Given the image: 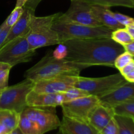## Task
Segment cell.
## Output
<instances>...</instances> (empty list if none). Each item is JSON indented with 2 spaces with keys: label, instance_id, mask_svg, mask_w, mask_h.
<instances>
[{
  "label": "cell",
  "instance_id": "obj_1",
  "mask_svg": "<svg viewBox=\"0 0 134 134\" xmlns=\"http://www.w3.org/2000/svg\"><path fill=\"white\" fill-rule=\"evenodd\" d=\"M63 58L89 67L94 65L115 68L116 58L125 51L124 47L111 37L73 39L62 43Z\"/></svg>",
  "mask_w": 134,
  "mask_h": 134
},
{
  "label": "cell",
  "instance_id": "obj_2",
  "mask_svg": "<svg viewBox=\"0 0 134 134\" xmlns=\"http://www.w3.org/2000/svg\"><path fill=\"white\" fill-rule=\"evenodd\" d=\"M88 67L65 58H58L48 52L35 65L25 72L24 77L34 82L61 75L79 76Z\"/></svg>",
  "mask_w": 134,
  "mask_h": 134
},
{
  "label": "cell",
  "instance_id": "obj_3",
  "mask_svg": "<svg viewBox=\"0 0 134 134\" xmlns=\"http://www.w3.org/2000/svg\"><path fill=\"white\" fill-rule=\"evenodd\" d=\"M58 13L46 16H36L35 14L31 17L30 31L26 37L31 49L48 46L60 44L57 32L52 28V25Z\"/></svg>",
  "mask_w": 134,
  "mask_h": 134
},
{
  "label": "cell",
  "instance_id": "obj_4",
  "mask_svg": "<svg viewBox=\"0 0 134 134\" xmlns=\"http://www.w3.org/2000/svg\"><path fill=\"white\" fill-rule=\"evenodd\" d=\"M58 15L54 22L52 28L57 32L60 44L73 39L111 37L113 31L104 26H86L60 21L57 19Z\"/></svg>",
  "mask_w": 134,
  "mask_h": 134
},
{
  "label": "cell",
  "instance_id": "obj_5",
  "mask_svg": "<svg viewBox=\"0 0 134 134\" xmlns=\"http://www.w3.org/2000/svg\"><path fill=\"white\" fill-rule=\"evenodd\" d=\"M126 82L124 76L119 72L116 74L98 78L78 76L75 86L85 90L89 95L100 98Z\"/></svg>",
  "mask_w": 134,
  "mask_h": 134
},
{
  "label": "cell",
  "instance_id": "obj_6",
  "mask_svg": "<svg viewBox=\"0 0 134 134\" xmlns=\"http://www.w3.org/2000/svg\"><path fill=\"white\" fill-rule=\"evenodd\" d=\"M34 86V81L25 79L16 85L6 88L0 94V110H13L20 114L27 107L26 98Z\"/></svg>",
  "mask_w": 134,
  "mask_h": 134
},
{
  "label": "cell",
  "instance_id": "obj_7",
  "mask_svg": "<svg viewBox=\"0 0 134 134\" xmlns=\"http://www.w3.org/2000/svg\"><path fill=\"white\" fill-rule=\"evenodd\" d=\"M36 51L30 48L26 36L17 37L0 48V62L13 68L30 61Z\"/></svg>",
  "mask_w": 134,
  "mask_h": 134
},
{
  "label": "cell",
  "instance_id": "obj_8",
  "mask_svg": "<svg viewBox=\"0 0 134 134\" xmlns=\"http://www.w3.org/2000/svg\"><path fill=\"white\" fill-rule=\"evenodd\" d=\"M57 19L86 26H102L93 14L92 5L80 0H71L69 9L65 13H60Z\"/></svg>",
  "mask_w": 134,
  "mask_h": 134
},
{
  "label": "cell",
  "instance_id": "obj_9",
  "mask_svg": "<svg viewBox=\"0 0 134 134\" xmlns=\"http://www.w3.org/2000/svg\"><path fill=\"white\" fill-rule=\"evenodd\" d=\"M99 103L98 97L90 95L65 102L60 106L64 116L88 122L89 116Z\"/></svg>",
  "mask_w": 134,
  "mask_h": 134
},
{
  "label": "cell",
  "instance_id": "obj_10",
  "mask_svg": "<svg viewBox=\"0 0 134 134\" xmlns=\"http://www.w3.org/2000/svg\"><path fill=\"white\" fill-rule=\"evenodd\" d=\"M22 112L36 124L41 134L59 128L61 121L56 115L55 107L39 108L27 107Z\"/></svg>",
  "mask_w": 134,
  "mask_h": 134
},
{
  "label": "cell",
  "instance_id": "obj_11",
  "mask_svg": "<svg viewBox=\"0 0 134 134\" xmlns=\"http://www.w3.org/2000/svg\"><path fill=\"white\" fill-rule=\"evenodd\" d=\"M77 77L61 75L34 82L33 90L36 92L62 93L75 86Z\"/></svg>",
  "mask_w": 134,
  "mask_h": 134
},
{
  "label": "cell",
  "instance_id": "obj_12",
  "mask_svg": "<svg viewBox=\"0 0 134 134\" xmlns=\"http://www.w3.org/2000/svg\"><path fill=\"white\" fill-rule=\"evenodd\" d=\"M41 1V0H29L24 5V10L23 13L16 23L10 27L7 36L1 47L17 37L26 36V34L30 31V24L31 16L35 14L37 5Z\"/></svg>",
  "mask_w": 134,
  "mask_h": 134
},
{
  "label": "cell",
  "instance_id": "obj_13",
  "mask_svg": "<svg viewBox=\"0 0 134 134\" xmlns=\"http://www.w3.org/2000/svg\"><path fill=\"white\" fill-rule=\"evenodd\" d=\"M98 98L101 104L109 108L134 100V82L127 81L109 94Z\"/></svg>",
  "mask_w": 134,
  "mask_h": 134
},
{
  "label": "cell",
  "instance_id": "obj_14",
  "mask_svg": "<svg viewBox=\"0 0 134 134\" xmlns=\"http://www.w3.org/2000/svg\"><path fill=\"white\" fill-rule=\"evenodd\" d=\"M64 92L43 93L30 92L26 98L27 107L52 108L60 106L64 103Z\"/></svg>",
  "mask_w": 134,
  "mask_h": 134
},
{
  "label": "cell",
  "instance_id": "obj_15",
  "mask_svg": "<svg viewBox=\"0 0 134 134\" xmlns=\"http://www.w3.org/2000/svg\"><path fill=\"white\" fill-rule=\"evenodd\" d=\"M64 134H98L99 132L89 122L64 116L59 126Z\"/></svg>",
  "mask_w": 134,
  "mask_h": 134
},
{
  "label": "cell",
  "instance_id": "obj_16",
  "mask_svg": "<svg viewBox=\"0 0 134 134\" xmlns=\"http://www.w3.org/2000/svg\"><path fill=\"white\" fill-rule=\"evenodd\" d=\"M115 113L113 108H109L99 103L92 112L88 122L98 131L104 129L114 117Z\"/></svg>",
  "mask_w": 134,
  "mask_h": 134
},
{
  "label": "cell",
  "instance_id": "obj_17",
  "mask_svg": "<svg viewBox=\"0 0 134 134\" xmlns=\"http://www.w3.org/2000/svg\"><path fill=\"white\" fill-rule=\"evenodd\" d=\"M92 10L96 19L102 26L109 27L112 30L125 27L116 20L114 16L113 12L110 10L109 7L100 5H92Z\"/></svg>",
  "mask_w": 134,
  "mask_h": 134
},
{
  "label": "cell",
  "instance_id": "obj_18",
  "mask_svg": "<svg viewBox=\"0 0 134 134\" xmlns=\"http://www.w3.org/2000/svg\"><path fill=\"white\" fill-rule=\"evenodd\" d=\"M20 116V114L13 110L1 109L0 110V123L11 131L18 126Z\"/></svg>",
  "mask_w": 134,
  "mask_h": 134
},
{
  "label": "cell",
  "instance_id": "obj_19",
  "mask_svg": "<svg viewBox=\"0 0 134 134\" xmlns=\"http://www.w3.org/2000/svg\"><path fill=\"white\" fill-rule=\"evenodd\" d=\"M119 134H134V119L121 115H114Z\"/></svg>",
  "mask_w": 134,
  "mask_h": 134
},
{
  "label": "cell",
  "instance_id": "obj_20",
  "mask_svg": "<svg viewBox=\"0 0 134 134\" xmlns=\"http://www.w3.org/2000/svg\"><path fill=\"white\" fill-rule=\"evenodd\" d=\"M91 5H100V6L111 7L120 6L124 7L134 8V0H80Z\"/></svg>",
  "mask_w": 134,
  "mask_h": 134
},
{
  "label": "cell",
  "instance_id": "obj_21",
  "mask_svg": "<svg viewBox=\"0 0 134 134\" xmlns=\"http://www.w3.org/2000/svg\"><path fill=\"white\" fill-rule=\"evenodd\" d=\"M18 127L24 134H41L36 124L23 112L20 113Z\"/></svg>",
  "mask_w": 134,
  "mask_h": 134
},
{
  "label": "cell",
  "instance_id": "obj_22",
  "mask_svg": "<svg viewBox=\"0 0 134 134\" xmlns=\"http://www.w3.org/2000/svg\"><path fill=\"white\" fill-rule=\"evenodd\" d=\"M115 115L128 116L134 119V100L129 101L113 107Z\"/></svg>",
  "mask_w": 134,
  "mask_h": 134
},
{
  "label": "cell",
  "instance_id": "obj_23",
  "mask_svg": "<svg viewBox=\"0 0 134 134\" xmlns=\"http://www.w3.org/2000/svg\"><path fill=\"white\" fill-rule=\"evenodd\" d=\"M111 38L115 42L122 46L126 45L133 41L126 27L113 30Z\"/></svg>",
  "mask_w": 134,
  "mask_h": 134
},
{
  "label": "cell",
  "instance_id": "obj_24",
  "mask_svg": "<svg viewBox=\"0 0 134 134\" xmlns=\"http://www.w3.org/2000/svg\"><path fill=\"white\" fill-rule=\"evenodd\" d=\"M64 101H65L64 102H65L90 95L85 90L75 87V86H73V87L71 88L69 90L65 91V92H64Z\"/></svg>",
  "mask_w": 134,
  "mask_h": 134
},
{
  "label": "cell",
  "instance_id": "obj_25",
  "mask_svg": "<svg viewBox=\"0 0 134 134\" xmlns=\"http://www.w3.org/2000/svg\"><path fill=\"white\" fill-rule=\"evenodd\" d=\"M133 58L134 57L131 54H130L127 51H124V52L120 54L115 60V68L120 71L127 64H128L132 60H133Z\"/></svg>",
  "mask_w": 134,
  "mask_h": 134
},
{
  "label": "cell",
  "instance_id": "obj_26",
  "mask_svg": "<svg viewBox=\"0 0 134 134\" xmlns=\"http://www.w3.org/2000/svg\"><path fill=\"white\" fill-rule=\"evenodd\" d=\"M24 10V7H15L14 10L12 11V13L9 14V16L5 20L7 26L10 27L14 26L16 23L17 21L19 20V18H20L21 15L23 13Z\"/></svg>",
  "mask_w": 134,
  "mask_h": 134
},
{
  "label": "cell",
  "instance_id": "obj_27",
  "mask_svg": "<svg viewBox=\"0 0 134 134\" xmlns=\"http://www.w3.org/2000/svg\"><path fill=\"white\" fill-rule=\"evenodd\" d=\"M114 16L115 17L116 20L121 25L124 27L134 24V18L130 17L128 16L124 15L119 13H113Z\"/></svg>",
  "mask_w": 134,
  "mask_h": 134
},
{
  "label": "cell",
  "instance_id": "obj_28",
  "mask_svg": "<svg viewBox=\"0 0 134 134\" xmlns=\"http://www.w3.org/2000/svg\"><path fill=\"white\" fill-rule=\"evenodd\" d=\"M11 68H7L0 71V92L5 90L8 86L9 73Z\"/></svg>",
  "mask_w": 134,
  "mask_h": 134
},
{
  "label": "cell",
  "instance_id": "obj_29",
  "mask_svg": "<svg viewBox=\"0 0 134 134\" xmlns=\"http://www.w3.org/2000/svg\"><path fill=\"white\" fill-rule=\"evenodd\" d=\"M98 134H119L117 125L114 119V117L109 123L108 125L101 132H99Z\"/></svg>",
  "mask_w": 134,
  "mask_h": 134
},
{
  "label": "cell",
  "instance_id": "obj_30",
  "mask_svg": "<svg viewBox=\"0 0 134 134\" xmlns=\"http://www.w3.org/2000/svg\"><path fill=\"white\" fill-rule=\"evenodd\" d=\"M134 70V60H132L131 62H130L129 64H127L126 66H124L122 69H120L119 71L120 73L124 77L128 75V74H130V73H132V71Z\"/></svg>",
  "mask_w": 134,
  "mask_h": 134
},
{
  "label": "cell",
  "instance_id": "obj_31",
  "mask_svg": "<svg viewBox=\"0 0 134 134\" xmlns=\"http://www.w3.org/2000/svg\"><path fill=\"white\" fill-rule=\"evenodd\" d=\"M10 27H9L6 25L5 26L3 30L1 31V32L0 33V48L2 47L4 41H5V39H6L7 36V34L9 33V30H10Z\"/></svg>",
  "mask_w": 134,
  "mask_h": 134
},
{
  "label": "cell",
  "instance_id": "obj_32",
  "mask_svg": "<svg viewBox=\"0 0 134 134\" xmlns=\"http://www.w3.org/2000/svg\"><path fill=\"white\" fill-rule=\"evenodd\" d=\"M123 47H124V49H125V51L129 52L130 54H131L134 57V40L132 41L131 43L123 46Z\"/></svg>",
  "mask_w": 134,
  "mask_h": 134
},
{
  "label": "cell",
  "instance_id": "obj_33",
  "mask_svg": "<svg viewBox=\"0 0 134 134\" xmlns=\"http://www.w3.org/2000/svg\"><path fill=\"white\" fill-rule=\"evenodd\" d=\"M125 27L126 28V30H128V31L129 32L130 35H131V37H132L133 40H134V24L130 25V26H126V27Z\"/></svg>",
  "mask_w": 134,
  "mask_h": 134
},
{
  "label": "cell",
  "instance_id": "obj_34",
  "mask_svg": "<svg viewBox=\"0 0 134 134\" xmlns=\"http://www.w3.org/2000/svg\"><path fill=\"white\" fill-rule=\"evenodd\" d=\"M10 130H9L7 127L0 123V134H9Z\"/></svg>",
  "mask_w": 134,
  "mask_h": 134
},
{
  "label": "cell",
  "instance_id": "obj_35",
  "mask_svg": "<svg viewBox=\"0 0 134 134\" xmlns=\"http://www.w3.org/2000/svg\"><path fill=\"white\" fill-rule=\"evenodd\" d=\"M124 78H125V79L128 82H134V70L132 72V73L128 74V75L125 76Z\"/></svg>",
  "mask_w": 134,
  "mask_h": 134
},
{
  "label": "cell",
  "instance_id": "obj_36",
  "mask_svg": "<svg viewBox=\"0 0 134 134\" xmlns=\"http://www.w3.org/2000/svg\"><path fill=\"white\" fill-rule=\"evenodd\" d=\"M29 0H16V7H23Z\"/></svg>",
  "mask_w": 134,
  "mask_h": 134
},
{
  "label": "cell",
  "instance_id": "obj_37",
  "mask_svg": "<svg viewBox=\"0 0 134 134\" xmlns=\"http://www.w3.org/2000/svg\"><path fill=\"white\" fill-rule=\"evenodd\" d=\"M9 134H24L22 133V131L20 130V129L19 128V127H17V128H14V130H13L10 131V132H9Z\"/></svg>",
  "mask_w": 134,
  "mask_h": 134
},
{
  "label": "cell",
  "instance_id": "obj_38",
  "mask_svg": "<svg viewBox=\"0 0 134 134\" xmlns=\"http://www.w3.org/2000/svg\"><path fill=\"white\" fill-rule=\"evenodd\" d=\"M7 68H12L8 64H5V63H3L0 62V71L3 70V69H7Z\"/></svg>",
  "mask_w": 134,
  "mask_h": 134
},
{
  "label": "cell",
  "instance_id": "obj_39",
  "mask_svg": "<svg viewBox=\"0 0 134 134\" xmlns=\"http://www.w3.org/2000/svg\"><path fill=\"white\" fill-rule=\"evenodd\" d=\"M5 26H6V23H5V21H4V22L2 23V24L0 26V33L1 32V31H2L3 29L5 27Z\"/></svg>",
  "mask_w": 134,
  "mask_h": 134
},
{
  "label": "cell",
  "instance_id": "obj_40",
  "mask_svg": "<svg viewBox=\"0 0 134 134\" xmlns=\"http://www.w3.org/2000/svg\"><path fill=\"white\" fill-rule=\"evenodd\" d=\"M57 134H64V133H62L61 132H60V131H59V132H58V133Z\"/></svg>",
  "mask_w": 134,
  "mask_h": 134
},
{
  "label": "cell",
  "instance_id": "obj_41",
  "mask_svg": "<svg viewBox=\"0 0 134 134\" xmlns=\"http://www.w3.org/2000/svg\"><path fill=\"white\" fill-rule=\"evenodd\" d=\"M0 94H1V92H0Z\"/></svg>",
  "mask_w": 134,
  "mask_h": 134
},
{
  "label": "cell",
  "instance_id": "obj_42",
  "mask_svg": "<svg viewBox=\"0 0 134 134\" xmlns=\"http://www.w3.org/2000/svg\"></svg>",
  "mask_w": 134,
  "mask_h": 134
}]
</instances>
